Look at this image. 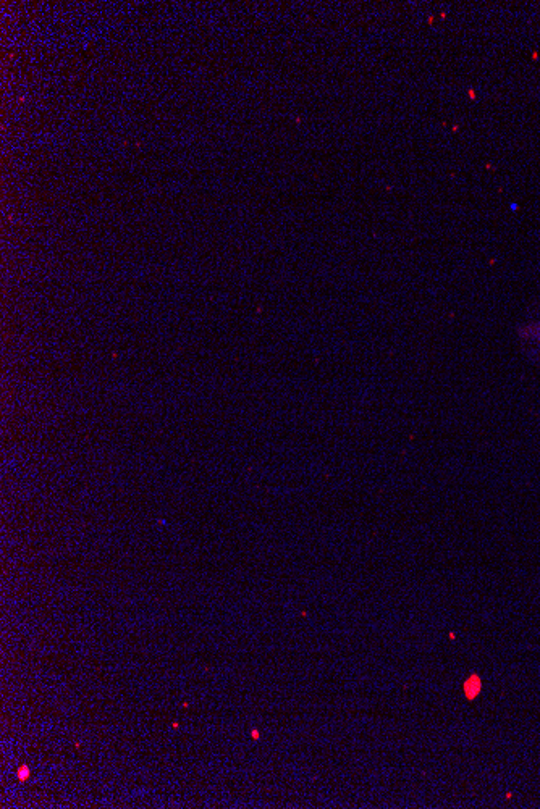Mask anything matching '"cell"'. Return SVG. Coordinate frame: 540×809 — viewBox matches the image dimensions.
<instances>
[{
    "label": "cell",
    "mask_w": 540,
    "mask_h": 809,
    "mask_svg": "<svg viewBox=\"0 0 540 809\" xmlns=\"http://www.w3.org/2000/svg\"><path fill=\"white\" fill-rule=\"evenodd\" d=\"M517 340L524 347L527 356H539L540 354V315L529 319L524 323L517 326Z\"/></svg>",
    "instance_id": "cell-1"
},
{
    "label": "cell",
    "mask_w": 540,
    "mask_h": 809,
    "mask_svg": "<svg viewBox=\"0 0 540 809\" xmlns=\"http://www.w3.org/2000/svg\"><path fill=\"white\" fill-rule=\"evenodd\" d=\"M481 686H482L481 679H479L477 675H471V677L467 679L466 684H465V693H466V696L470 698V700H472V698H476V696L479 695V691H481Z\"/></svg>",
    "instance_id": "cell-2"
},
{
    "label": "cell",
    "mask_w": 540,
    "mask_h": 809,
    "mask_svg": "<svg viewBox=\"0 0 540 809\" xmlns=\"http://www.w3.org/2000/svg\"><path fill=\"white\" fill-rule=\"evenodd\" d=\"M27 775H30V771H27V767H26V766H23V767L20 769V772H18V777H20V780H26V779H27Z\"/></svg>",
    "instance_id": "cell-3"
}]
</instances>
